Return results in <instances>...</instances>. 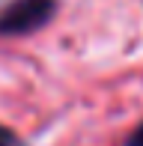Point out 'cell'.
Listing matches in <instances>:
<instances>
[{"label":"cell","mask_w":143,"mask_h":146,"mask_svg":"<svg viewBox=\"0 0 143 146\" xmlns=\"http://www.w3.org/2000/svg\"><path fill=\"white\" fill-rule=\"evenodd\" d=\"M51 0H18V3L9 6L3 18H0V30L3 33H27L36 30L39 24L48 21L51 15Z\"/></svg>","instance_id":"1"},{"label":"cell","mask_w":143,"mask_h":146,"mask_svg":"<svg viewBox=\"0 0 143 146\" xmlns=\"http://www.w3.org/2000/svg\"><path fill=\"white\" fill-rule=\"evenodd\" d=\"M0 146H24V140L15 134V131H9V128L0 125Z\"/></svg>","instance_id":"2"},{"label":"cell","mask_w":143,"mask_h":146,"mask_svg":"<svg viewBox=\"0 0 143 146\" xmlns=\"http://www.w3.org/2000/svg\"><path fill=\"white\" fill-rule=\"evenodd\" d=\"M131 146H143V125H140V128L131 134Z\"/></svg>","instance_id":"3"}]
</instances>
